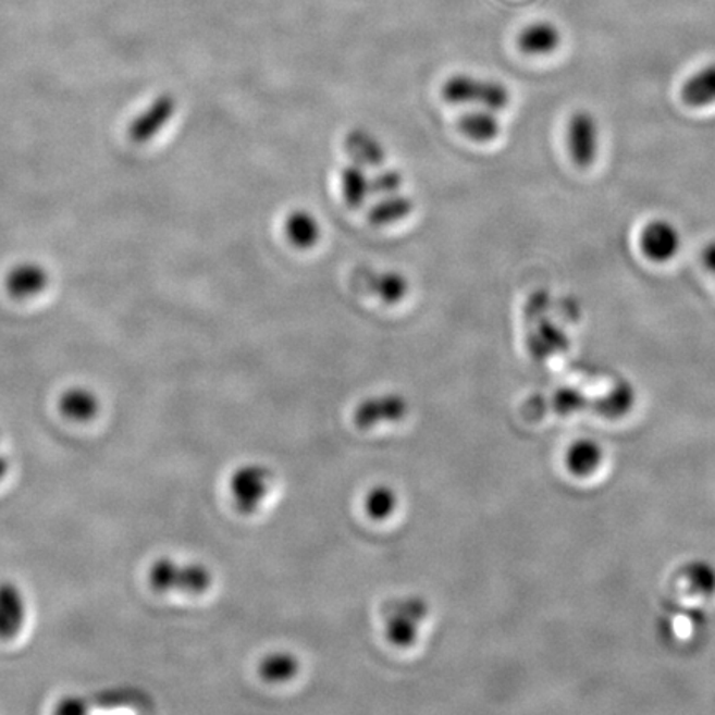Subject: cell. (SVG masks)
I'll return each mask as SVG.
<instances>
[{
  "label": "cell",
  "instance_id": "cell-1",
  "mask_svg": "<svg viewBox=\"0 0 715 715\" xmlns=\"http://www.w3.org/2000/svg\"><path fill=\"white\" fill-rule=\"evenodd\" d=\"M149 587L156 593H184L190 596L208 593L214 583V575L201 562L174 560L171 556H159L149 565Z\"/></svg>",
  "mask_w": 715,
  "mask_h": 715
},
{
  "label": "cell",
  "instance_id": "cell-2",
  "mask_svg": "<svg viewBox=\"0 0 715 715\" xmlns=\"http://www.w3.org/2000/svg\"><path fill=\"white\" fill-rule=\"evenodd\" d=\"M444 101L449 104H473L484 110L501 111L510 103V91L501 82L456 73L441 88Z\"/></svg>",
  "mask_w": 715,
  "mask_h": 715
},
{
  "label": "cell",
  "instance_id": "cell-3",
  "mask_svg": "<svg viewBox=\"0 0 715 715\" xmlns=\"http://www.w3.org/2000/svg\"><path fill=\"white\" fill-rule=\"evenodd\" d=\"M428 618L429 605L421 596H403L387 603L383 609V628L387 643L402 650L415 646Z\"/></svg>",
  "mask_w": 715,
  "mask_h": 715
},
{
  "label": "cell",
  "instance_id": "cell-4",
  "mask_svg": "<svg viewBox=\"0 0 715 715\" xmlns=\"http://www.w3.org/2000/svg\"><path fill=\"white\" fill-rule=\"evenodd\" d=\"M273 482L275 476L266 464L252 463L237 467L229 479V494L238 514H257L272 494Z\"/></svg>",
  "mask_w": 715,
  "mask_h": 715
},
{
  "label": "cell",
  "instance_id": "cell-5",
  "mask_svg": "<svg viewBox=\"0 0 715 715\" xmlns=\"http://www.w3.org/2000/svg\"><path fill=\"white\" fill-rule=\"evenodd\" d=\"M408 412L409 403L403 394H377L356 406L353 411V422L361 431H368L378 426L403 421Z\"/></svg>",
  "mask_w": 715,
  "mask_h": 715
},
{
  "label": "cell",
  "instance_id": "cell-6",
  "mask_svg": "<svg viewBox=\"0 0 715 715\" xmlns=\"http://www.w3.org/2000/svg\"><path fill=\"white\" fill-rule=\"evenodd\" d=\"M567 145L574 163L590 168L600 152V126L588 110L575 111L567 126Z\"/></svg>",
  "mask_w": 715,
  "mask_h": 715
},
{
  "label": "cell",
  "instance_id": "cell-7",
  "mask_svg": "<svg viewBox=\"0 0 715 715\" xmlns=\"http://www.w3.org/2000/svg\"><path fill=\"white\" fill-rule=\"evenodd\" d=\"M640 246L644 257L651 262H670L681 250V232L666 219H654L641 231Z\"/></svg>",
  "mask_w": 715,
  "mask_h": 715
},
{
  "label": "cell",
  "instance_id": "cell-8",
  "mask_svg": "<svg viewBox=\"0 0 715 715\" xmlns=\"http://www.w3.org/2000/svg\"><path fill=\"white\" fill-rule=\"evenodd\" d=\"M27 621V600L14 581H0V641H14Z\"/></svg>",
  "mask_w": 715,
  "mask_h": 715
},
{
  "label": "cell",
  "instance_id": "cell-9",
  "mask_svg": "<svg viewBox=\"0 0 715 715\" xmlns=\"http://www.w3.org/2000/svg\"><path fill=\"white\" fill-rule=\"evenodd\" d=\"M176 100L171 95H161L148 104L130 125V138L136 143L155 138L176 113Z\"/></svg>",
  "mask_w": 715,
  "mask_h": 715
},
{
  "label": "cell",
  "instance_id": "cell-10",
  "mask_svg": "<svg viewBox=\"0 0 715 715\" xmlns=\"http://www.w3.org/2000/svg\"><path fill=\"white\" fill-rule=\"evenodd\" d=\"M59 412L70 422L87 424L98 418L101 411L100 397L90 387L73 386L60 394Z\"/></svg>",
  "mask_w": 715,
  "mask_h": 715
},
{
  "label": "cell",
  "instance_id": "cell-11",
  "mask_svg": "<svg viewBox=\"0 0 715 715\" xmlns=\"http://www.w3.org/2000/svg\"><path fill=\"white\" fill-rule=\"evenodd\" d=\"M49 285V273L37 262H22L5 275V288L17 300L37 297Z\"/></svg>",
  "mask_w": 715,
  "mask_h": 715
},
{
  "label": "cell",
  "instance_id": "cell-12",
  "mask_svg": "<svg viewBox=\"0 0 715 715\" xmlns=\"http://www.w3.org/2000/svg\"><path fill=\"white\" fill-rule=\"evenodd\" d=\"M345 151L353 163L361 168H378L384 163L386 151L380 139L365 128H353L345 138Z\"/></svg>",
  "mask_w": 715,
  "mask_h": 715
},
{
  "label": "cell",
  "instance_id": "cell-13",
  "mask_svg": "<svg viewBox=\"0 0 715 715\" xmlns=\"http://www.w3.org/2000/svg\"><path fill=\"white\" fill-rule=\"evenodd\" d=\"M562 44V34L552 22H533L519 35V49L526 56L542 57L555 52Z\"/></svg>",
  "mask_w": 715,
  "mask_h": 715
},
{
  "label": "cell",
  "instance_id": "cell-14",
  "mask_svg": "<svg viewBox=\"0 0 715 715\" xmlns=\"http://www.w3.org/2000/svg\"><path fill=\"white\" fill-rule=\"evenodd\" d=\"M284 232L295 249L307 250L320 243L322 225L310 211L295 209L285 218Z\"/></svg>",
  "mask_w": 715,
  "mask_h": 715
},
{
  "label": "cell",
  "instance_id": "cell-15",
  "mask_svg": "<svg viewBox=\"0 0 715 715\" xmlns=\"http://www.w3.org/2000/svg\"><path fill=\"white\" fill-rule=\"evenodd\" d=\"M301 663L291 651H273L260 659L257 670L267 685H285L294 681L300 673Z\"/></svg>",
  "mask_w": 715,
  "mask_h": 715
},
{
  "label": "cell",
  "instance_id": "cell-16",
  "mask_svg": "<svg viewBox=\"0 0 715 715\" xmlns=\"http://www.w3.org/2000/svg\"><path fill=\"white\" fill-rule=\"evenodd\" d=\"M681 98L691 108H705L715 103V63H708L686 79L681 87Z\"/></svg>",
  "mask_w": 715,
  "mask_h": 715
},
{
  "label": "cell",
  "instance_id": "cell-17",
  "mask_svg": "<svg viewBox=\"0 0 715 715\" xmlns=\"http://www.w3.org/2000/svg\"><path fill=\"white\" fill-rule=\"evenodd\" d=\"M457 126L466 138L476 143H491L501 135V123H498L497 116L494 111L484 110V108L464 113L459 118Z\"/></svg>",
  "mask_w": 715,
  "mask_h": 715
},
{
  "label": "cell",
  "instance_id": "cell-18",
  "mask_svg": "<svg viewBox=\"0 0 715 715\" xmlns=\"http://www.w3.org/2000/svg\"><path fill=\"white\" fill-rule=\"evenodd\" d=\"M415 211V202L411 197L403 194H390L383 196L368 212V219L374 227H387V225L397 224L405 221L406 218Z\"/></svg>",
  "mask_w": 715,
  "mask_h": 715
},
{
  "label": "cell",
  "instance_id": "cell-19",
  "mask_svg": "<svg viewBox=\"0 0 715 715\" xmlns=\"http://www.w3.org/2000/svg\"><path fill=\"white\" fill-rule=\"evenodd\" d=\"M603 449L594 441L583 440L568 449L565 464L574 476L588 477L602 466Z\"/></svg>",
  "mask_w": 715,
  "mask_h": 715
},
{
  "label": "cell",
  "instance_id": "cell-20",
  "mask_svg": "<svg viewBox=\"0 0 715 715\" xmlns=\"http://www.w3.org/2000/svg\"><path fill=\"white\" fill-rule=\"evenodd\" d=\"M340 184H342L343 199L352 209L361 208L371 194L370 177L360 164L353 163L343 168L340 173Z\"/></svg>",
  "mask_w": 715,
  "mask_h": 715
},
{
  "label": "cell",
  "instance_id": "cell-21",
  "mask_svg": "<svg viewBox=\"0 0 715 715\" xmlns=\"http://www.w3.org/2000/svg\"><path fill=\"white\" fill-rule=\"evenodd\" d=\"M370 291L384 304H399L408 295L409 282L402 272L386 270L370 276Z\"/></svg>",
  "mask_w": 715,
  "mask_h": 715
},
{
  "label": "cell",
  "instance_id": "cell-22",
  "mask_svg": "<svg viewBox=\"0 0 715 715\" xmlns=\"http://www.w3.org/2000/svg\"><path fill=\"white\" fill-rule=\"evenodd\" d=\"M399 498L396 491L390 485H374L365 495L363 508L368 517L377 522L390 519L391 515L397 510Z\"/></svg>",
  "mask_w": 715,
  "mask_h": 715
},
{
  "label": "cell",
  "instance_id": "cell-23",
  "mask_svg": "<svg viewBox=\"0 0 715 715\" xmlns=\"http://www.w3.org/2000/svg\"><path fill=\"white\" fill-rule=\"evenodd\" d=\"M403 174L397 170L380 171L377 176L371 177L370 187L371 194L377 196H390V194L399 193L403 187Z\"/></svg>",
  "mask_w": 715,
  "mask_h": 715
},
{
  "label": "cell",
  "instance_id": "cell-24",
  "mask_svg": "<svg viewBox=\"0 0 715 715\" xmlns=\"http://www.w3.org/2000/svg\"><path fill=\"white\" fill-rule=\"evenodd\" d=\"M688 578L702 593L708 594L715 590V571L705 564H695L689 568Z\"/></svg>",
  "mask_w": 715,
  "mask_h": 715
},
{
  "label": "cell",
  "instance_id": "cell-25",
  "mask_svg": "<svg viewBox=\"0 0 715 715\" xmlns=\"http://www.w3.org/2000/svg\"><path fill=\"white\" fill-rule=\"evenodd\" d=\"M59 714H87V702L76 695H69V698L60 701L59 707L56 708Z\"/></svg>",
  "mask_w": 715,
  "mask_h": 715
},
{
  "label": "cell",
  "instance_id": "cell-26",
  "mask_svg": "<svg viewBox=\"0 0 715 715\" xmlns=\"http://www.w3.org/2000/svg\"><path fill=\"white\" fill-rule=\"evenodd\" d=\"M702 262H704L705 269L715 275V241L705 246L704 252H702Z\"/></svg>",
  "mask_w": 715,
  "mask_h": 715
},
{
  "label": "cell",
  "instance_id": "cell-27",
  "mask_svg": "<svg viewBox=\"0 0 715 715\" xmlns=\"http://www.w3.org/2000/svg\"><path fill=\"white\" fill-rule=\"evenodd\" d=\"M9 470V460L4 456H0V479L8 473Z\"/></svg>",
  "mask_w": 715,
  "mask_h": 715
}]
</instances>
